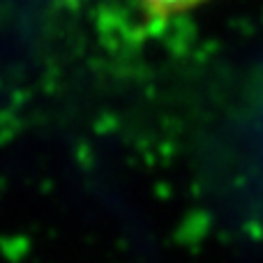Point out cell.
Masks as SVG:
<instances>
[{"label":"cell","mask_w":263,"mask_h":263,"mask_svg":"<svg viewBox=\"0 0 263 263\" xmlns=\"http://www.w3.org/2000/svg\"><path fill=\"white\" fill-rule=\"evenodd\" d=\"M141 3L155 14H176L196 7V5L205 3V0H141Z\"/></svg>","instance_id":"6da1fadb"}]
</instances>
